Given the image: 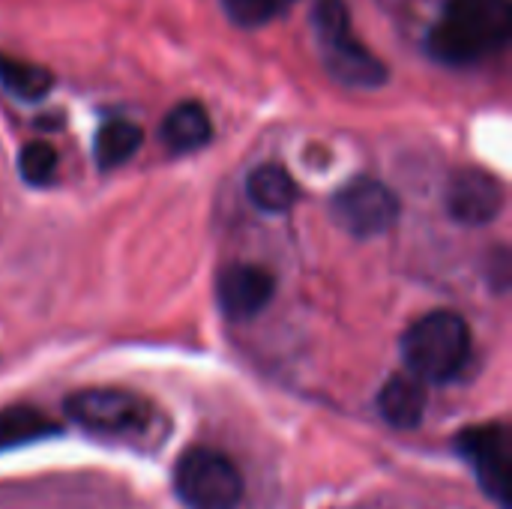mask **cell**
Instances as JSON below:
<instances>
[{
	"mask_svg": "<svg viewBox=\"0 0 512 509\" xmlns=\"http://www.w3.org/2000/svg\"><path fill=\"white\" fill-rule=\"evenodd\" d=\"M510 0H447L429 33V54L450 66L474 63L510 42Z\"/></svg>",
	"mask_w": 512,
	"mask_h": 509,
	"instance_id": "1",
	"label": "cell"
},
{
	"mask_svg": "<svg viewBox=\"0 0 512 509\" xmlns=\"http://www.w3.org/2000/svg\"><path fill=\"white\" fill-rule=\"evenodd\" d=\"M402 357L420 381L447 384L471 357V330L456 312H429L402 336Z\"/></svg>",
	"mask_w": 512,
	"mask_h": 509,
	"instance_id": "2",
	"label": "cell"
},
{
	"mask_svg": "<svg viewBox=\"0 0 512 509\" xmlns=\"http://www.w3.org/2000/svg\"><path fill=\"white\" fill-rule=\"evenodd\" d=\"M174 492L189 509H234L243 501V477L219 450L192 447L174 465Z\"/></svg>",
	"mask_w": 512,
	"mask_h": 509,
	"instance_id": "3",
	"label": "cell"
},
{
	"mask_svg": "<svg viewBox=\"0 0 512 509\" xmlns=\"http://www.w3.org/2000/svg\"><path fill=\"white\" fill-rule=\"evenodd\" d=\"M66 414L81 429L93 435H105V438L141 435L153 420V408L141 396L129 390H111V387L72 393L66 399Z\"/></svg>",
	"mask_w": 512,
	"mask_h": 509,
	"instance_id": "4",
	"label": "cell"
},
{
	"mask_svg": "<svg viewBox=\"0 0 512 509\" xmlns=\"http://www.w3.org/2000/svg\"><path fill=\"white\" fill-rule=\"evenodd\" d=\"M399 216V198L381 180L360 177L336 192L333 198V219L354 237H378L393 228Z\"/></svg>",
	"mask_w": 512,
	"mask_h": 509,
	"instance_id": "5",
	"label": "cell"
},
{
	"mask_svg": "<svg viewBox=\"0 0 512 509\" xmlns=\"http://www.w3.org/2000/svg\"><path fill=\"white\" fill-rule=\"evenodd\" d=\"M462 459L474 468L483 492L498 501L504 509H510V432L501 423L474 426L465 429L456 441Z\"/></svg>",
	"mask_w": 512,
	"mask_h": 509,
	"instance_id": "6",
	"label": "cell"
},
{
	"mask_svg": "<svg viewBox=\"0 0 512 509\" xmlns=\"http://www.w3.org/2000/svg\"><path fill=\"white\" fill-rule=\"evenodd\" d=\"M321 42V54L324 63L330 69V75L348 87H378L387 81V66L381 63V57H375L357 36L351 27L330 33Z\"/></svg>",
	"mask_w": 512,
	"mask_h": 509,
	"instance_id": "7",
	"label": "cell"
},
{
	"mask_svg": "<svg viewBox=\"0 0 512 509\" xmlns=\"http://www.w3.org/2000/svg\"><path fill=\"white\" fill-rule=\"evenodd\" d=\"M447 210L462 225H489L504 210V186L486 171H459L447 186Z\"/></svg>",
	"mask_w": 512,
	"mask_h": 509,
	"instance_id": "8",
	"label": "cell"
},
{
	"mask_svg": "<svg viewBox=\"0 0 512 509\" xmlns=\"http://www.w3.org/2000/svg\"><path fill=\"white\" fill-rule=\"evenodd\" d=\"M216 300L231 321L255 318L273 300V276L261 267L234 264L222 270L216 282Z\"/></svg>",
	"mask_w": 512,
	"mask_h": 509,
	"instance_id": "9",
	"label": "cell"
},
{
	"mask_svg": "<svg viewBox=\"0 0 512 509\" xmlns=\"http://www.w3.org/2000/svg\"><path fill=\"white\" fill-rule=\"evenodd\" d=\"M426 381L417 375H393L378 393L381 417L396 429H417L426 414Z\"/></svg>",
	"mask_w": 512,
	"mask_h": 509,
	"instance_id": "10",
	"label": "cell"
},
{
	"mask_svg": "<svg viewBox=\"0 0 512 509\" xmlns=\"http://www.w3.org/2000/svg\"><path fill=\"white\" fill-rule=\"evenodd\" d=\"M213 135V123L204 105L198 102H180L174 105L162 120V141L174 153H192L204 147Z\"/></svg>",
	"mask_w": 512,
	"mask_h": 509,
	"instance_id": "11",
	"label": "cell"
},
{
	"mask_svg": "<svg viewBox=\"0 0 512 509\" xmlns=\"http://www.w3.org/2000/svg\"><path fill=\"white\" fill-rule=\"evenodd\" d=\"M246 192L264 213H285L297 201V183L282 165H258L246 180Z\"/></svg>",
	"mask_w": 512,
	"mask_h": 509,
	"instance_id": "12",
	"label": "cell"
},
{
	"mask_svg": "<svg viewBox=\"0 0 512 509\" xmlns=\"http://www.w3.org/2000/svg\"><path fill=\"white\" fill-rule=\"evenodd\" d=\"M144 144V129L132 120H108L93 141V156L102 171H111L129 162Z\"/></svg>",
	"mask_w": 512,
	"mask_h": 509,
	"instance_id": "13",
	"label": "cell"
},
{
	"mask_svg": "<svg viewBox=\"0 0 512 509\" xmlns=\"http://www.w3.org/2000/svg\"><path fill=\"white\" fill-rule=\"evenodd\" d=\"M57 432H60V426L36 408L15 405V408L0 411V450H12V447L30 444V441H42V438L57 435Z\"/></svg>",
	"mask_w": 512,
	"mask_h": 509,
	"instance_id": "14",
	"label": "cell"
},
{
	"mask_svg": "<svg viewBox=\"0 0 512 509\" xmlns=\"http://www.w3.org/2000/svg\"><path fill=\"white\" fill-rule=\"evenodd\" d=\"M0 84L24 99V102H33V99H42L51 87H54V78L48 69L30 63V60H18V57H6L0 54Z\"/></svg>",
	"mask_w": 512,
	"mask_h": 509,
	"instance_id": "15",
	"label": "cell"
},
{
	"mask_svg": "<svg viewBox=\"0 0 512 509\" xmlns=\"http://www.w3.org/2000/svg\"><path fill=\"white\" fill-rule=\"evenodd\" d=\"M18 171H21L24 183L48 186L54 180V171H57V153L42 141H30L18 153Z\"/></svg>",
	"mask_w": 512,
	"mask_h": 509,
	"instance_id": "16",
	"label": "cell"
},
{
	"mask_svg": "<svg viewBox=\"0 0 512 509\" xmlns=\"http://www.w3.org/2000/svg\"><path fill=\"white\" fill-rule=\"evenodd\" d=\"M291 0H222L228 18L240 27H261L276 18Z\"/></svg>",
	"mask_w": 512,
	"mask_h": 509,
	"instance_id": "17",
	"label": "cell"
}]
</instances>
